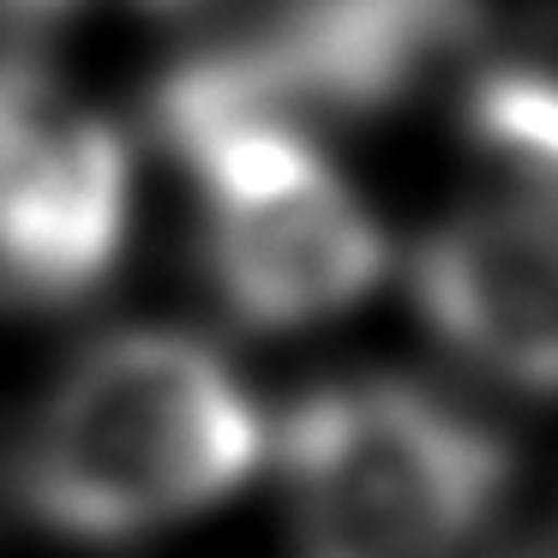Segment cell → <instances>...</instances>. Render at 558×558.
I'll return each mask as SVG.
<instances>
[{"mask_svg": "<svg viewBox=\"0 0 558 558\" xmlns=\"http://www.w3.org/2000/svg\"><path fill=\"white\" fill-rule=\"evenodd\" d=\"M270 450L246 378L186 330H114L85 349L13 462L31 522L61 541L121 546L229 505Z\"/></svg>", "mask_w": 558, "mask_h": 558, "instance_id": "cell-1", "label": "cell"}, {"mask_svg": "<svg viewBox=\"0 0 558 558\" xmlns=\"http://www.w3.org/2000/svg\"><path fill=\"white\" fill-rule=\"evenodd\" d=\"M277 462L313 558H486L517 450L409 378H342L294 402Z\"/></svg>", "mask_w": 558, "mask_h": 558, "instance_id": "cell-2", "label": "cell"}, {"mask_svg": "<svg viewBox=\"0 0 558 558\" xmlns=\"http://www.w3.org/2000/svg\"><path fill=\"white\" fill-rule=\"evenodd\" d=\"M157 133L193 181L210 289L246 330L325 325L385 282V229L306 126L157 97Z\"/></svg>", "mask_w": 558, "mask_h": 558, "instance_id": "cell-3", "label": "cell"}, {"mask_svg": "<svg viewBox=\"0 0 558 558\" xmlns=\"http://www.w3.org/2000/svg\"><path fill=\"white\" fill-rule=\"evenodd\" d=\"M481 43V0H265L246 25L162 73L169 102L373 121L433 90Z\"/></svg>", "mask_w": 558, "mask_h": 558, "instance_id": "cell-4", "label": "cell"}, {"mask_svg": "<svg viewBox=\"0 0 558 558\" xmlns=\"http://www.w3.org/2000/svg\"><path fill=\"white\" fill-rule=\"evenodd\" d=\"M133 229V157L102 109L37 54H0V306L49 313L114 277Z\"/></svg>", "mask_w": 558, "mask_h": 558, "instance_id": "cell-5", "label": "cell"}, {"mask_svg": "<svg viewBox=\"0 0 558 558\" xmlns=\"http://www.w3.org/2000/svg\"><path fill=\"white\" fill-rule=\"evenodd\" d=\"M409 277L426 330L469 373L558 397V210L486 193L426 229Z\"/></svg>", "mask_w": 558, "mask_h": 558, "instance_id": "cell-6", "label": "cell"}, {"mask_svg": "<svg viewBox=\"0 0 558 558\" xmlns=\"http://www.w3.org/2000/svg\"><path fill=\"white\" fill-rule=\"evenodd\" d=\"M462 133L486 162L493 193L558 210V66L498 61L462 90Z\"/></svg>", "mask_w": 558, "mask_h": 558, "instance_id": "cell-7", "label": "cell"}, {"mask_svg": "<svg viewBox=\"0 0 558 558\" xmlns=\"http://www.w3.org/2000/svg\"><path fill=\"white\" fill-rule=\"evenodd\" d=\"M66 7H85V0H0V13L7 19H54V13H66ZM114 7H181V0H114Z\"/></svg>", "mask_w": 558, "mask_h": 558, "instance_id": "cell-8", "label": "cell"}, {"mask_svg": "<svg viewBox=\"0 0 558 558\" xmlns=\"http://www.w3.org/2000/svg\"><path fill=\"white\" fill-rule=\"evenodd\" d=\"M510 558H558V522L546 534H534V541L522 546V553H510Z\"/></svg>", "mask_w": 558, "mask_h": 558, "instance_id": "cell-9", "label": "cell"}]
</instances>
